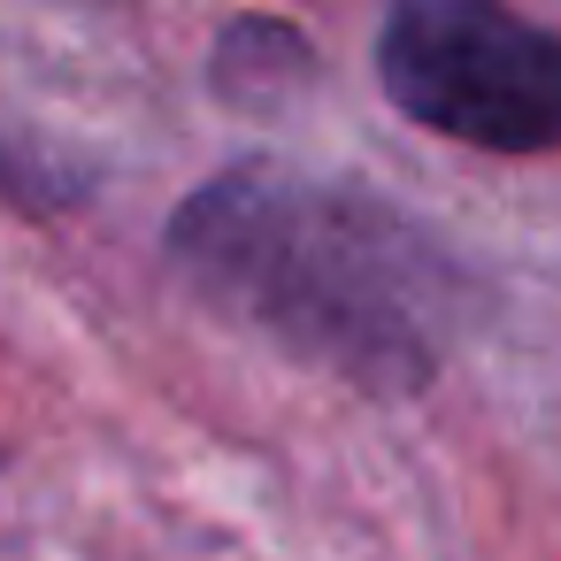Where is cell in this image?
<instances>
[{"label":"cell","mask_w":561,"mask_h":561,"mask_svg":"<svg viewBox=\"0 0 561 561\" xmlns=\"http://www.w3.org/2000/svg\"><path fill=\"white\" fill-rule=\"evenodd\" d=\"M208 78L231 108H277L316 78V47L277 16H239V24H224V39L208 55Z\"/></svg>","instance_id":"obj_3"},{"label":"cell","mask_w":561,"mask_h":561,"mask_svg":"<svg viewBox=\"0 0 561 561\" xmlns=\"http://www.w3.org/2000/svg\"><path fill=\"white\" fill-rule=\"evenodd\" d=\"M170 262L201 300L369 400L431 392L477 308L469 270L408 208L277 154L193 185L170 216Z\"/></svg>","instance_id":"obj_1"},{"label":"cell","mask_w":561,"mask_h":561,"mask_svg":"<svg viewBox=\"0 0 561 561\" xmlns=\"http://www.w3.org/2000/svg\"><path fill=\"white\" fill-rule=\"evenodd\" d=\"M385 101L477 154L561 147V32L507 0H392L377 24Z\"/></svg>","instance_id":"obj_2"}]
</instances>
